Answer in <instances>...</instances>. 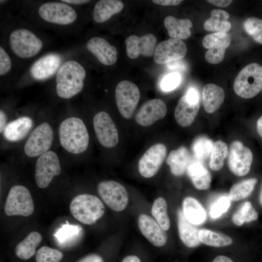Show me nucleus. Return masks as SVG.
I'll use <instances>...</instances> for the list:
<instances>
[{"instance_id":"f257e3e1","label":"nucleus","mask_w":262,"mask_h":262,"mask_svg":"<svg viewBox=\"0 0 262 262\" xmlns=\"http://www.w3.org/2000/svg\"><path fill=\"white\" fill-rule=\"evenodd\" d=\"M59 136L61 146L70 153L80 154L88 147L89 136L81 118L71 117L62 121L59 128Z\"/></svg>"},{"instance_id":"f03ea898","label":"nucleus","mask_w":262,"mask_h":262,"mask_svg":"<svg viewBox=\"0 0 262 262\" xmlns=\"http://www.w3.org/2000/svg\"><path fill=\"white\" fill-rule=\"evenodd\" d=\"M86 72L78 62L66 61L57 72L56 92L59 97L70 98L80 93L83 87Z\"/></svg>"},{"instance_id":"7ed1b4c3","label":"nucleus","mask_w":262,"mask_h":262,"mask_svg":"<svg viewBox=\"0 0 262 262\" xmlns=\"http://www.w3.org/2000/svg\"><path fill=\"white\" fill-rule=\"evenodd\" d=\"M69 210L72 216L85 225H92L104 214L105 207L97 196L88 194L77 195L71 200Z\"/></svg>"},{"instance_id":"20e7f679","label":"nucleus","mask_w":262,"mask_h":262,"mask_svg":"<svg viewBox=\"0 0 262 262\" xmlns=\"http://www.w3.org/2000/svg\"><path fill=\"white\" fill-rule=\"evenodd\" d=\"M233 89L239 96L250 98L257 96L262 89V66L251 63L244 67L236 76Z\"/></svg>"},{"instance_id":"39448f33","label":"nucleus","mask_w":262,"mask_h":262,"mask_svg":"<svg viewBox=\"0 0 262 262\" xmlns=\"http://www.w3.org/2000/svg\"><path fill=\"white\" fill-rule=\"evenodd\" d=\"M34 203L29 190L24 186L16 185L10 189L4 205L8 216H30L34 211Z\"/></svg>"},{"instance_id":"423d86ee","label":"nucleus","mask_w":262,"mask_h":262,"mask_svg":"<svg viewBox=\"0 0 262 262\" xmlns=\"http://www.w3.org/2000/svg\"><path fill=\"white\" fill-rule=\"evenodd\" d=\"M9 44L14 53L21 58L35 56L43 46L42 41L26 29H18L13 31L9 36Z\"/></svg>"},{"instance_id":"0eeeda50","label":"nucleus","mask_w":262,"mask_h":262,"mask_svg":"<svg viewBox=\"0 0 262 262\" xmlns=\"http://www.w3.org/2000/svg\"><path fill=\"white\" fill-rule=\"evenodd\" d=\"M140 93L133 82L124 80L119 82L115 90V99L118 110L125 118H131L138 104Z\"/></svg>"},{"instance_id":"6e6552de","label":"nucleus","mask_w":262,"mask_h":262,"mask_svg":"<svg viewBox=\"0 0 262 262\" xmlns=\"http://www.w3.org/2000/svg\"><path fill=\"white\" fill-rule=\"evenodd\" d=\"M97 191L103 201L112 210L120 212L127 206L129 197L125 187L114 180H103L97 186Z\"/></svg>"},{"instance_id":"1a4fd4ad","label":"nucleus","mask_w":262,"mask_h":262,"mask_svg":"<svg viewBox=\"0 0 262 262\" xmlns=\"http://www.w3.org/2000/svg\"><path fill=\"white\" fill-rule=\"evenodd\" d=\"M61 168L58 155L53 151L49 150L37 159L35 168V180L40 188H47L54 177L60 174Z\"/></svg>"},{"instance_id":"9d476101","label":"nucleus","mask_w":262,"mask_h":262,"mask_svg":"<svg viewBox=\"0 0 262 262\" xmlns=\"http://www.w3.org/2000/svg\"><path fill=\"white\" fill-rule=\"evenodd\" d=\"M53 131L50 125L44 122L36 127L27 140L24 151L27 156L34 157L49 151L53 141Z\"/></svg>"},{"instance_id":"9b49d317","label":"nucleus","mask_w":262,"mask_h":262,"mask_svg":"<svg viewBox=\"0 0 262 262\" xmlns=\"http://www.w3.org/2000/svg\"><path fill=\"white\" fill-rule=\"evenodd\" d=\"M38 12L44 20L60 25L71 24L77 17V13L72 7L59 2H46L39 7Z\"/></svg>"},{"instance_id":"f8f14e48","label":"nucleus","mask_w":262,"mask_h":262,"mask_svg":"<svg viewBox=\"0 0 262 262\" xmlns=\"http://www.w3.org/2000/svg\"><path fill=\"white\" fill-rule=\"evenodd\" d=\"M93 126L97 138L102 146L112 148L118 144L117 129L108 113L101 111L96 114L93 118Z\"/></svg>"},{"instance_id":"ddd939ff","label":"nucleus","mask_w":262,"mask_h":262,"mask_svg":"<svg viewBox=\"0 0 262 262\" xmlns=\"http://www.w3.org/2000/svg\"><path fill=\"white\" fill-rule=\"evenodd\" d=\"M253 161L251 150L238 141L233 142L229 147L228 164L235 175L243 176L249 172Z\"/></svg>"},{"instance_id":"4468645a","label":"nucleus","mask_w":262,"mask_h":262,"mask_svg":"<svg viewBox=\"0 0 262 262\" xmlns=\"http://www.w3.org/2000/svg\"><path fill=\"white\" fill-rule=\"evenodd\" d=\"M166 146L157 143L147 149L138 162V170L142 176L149 178L159 171L166 155Z\"/></svg>"},{"instance_id":"2eb2a0df","label":"nucleus","mask_w":262,"mask_h":262,"mask_svg":"<svg viewBox=\"0 0 262 262\" xmlns=\"http://www.w3.org/2000/svg\"><path fill=\"white\" fill-rule=\"evenodd\" d=\"M230 42L231 37L227 33H214L206 35L203 39L202 45L208 49L205 54L206 61L212 64L222 62Z\"/></svg>"},{"instance_id":"dca6fc26","label":"nucleus","mask_w":262,"mask_h":262,"mask_svg":"<svg viewBox=\"0 0 262 262\" xmlns=\"http://www.w3.org/2000/svg\"><path fill=\"white\" fill-rule=\"evenodd\" d=\"M185 43L181 39L170 38L159 43L154 54L157 64H165L183 58L187 53Z\"/></svg>"},{"instance_id":"f3484780","label":"nucleus","mask_w":262,"mask_h":262,"mask_svg":"<svg viewBox=\"0 0 262 262\" xmlns=\"http://www.w3.org/2000/svg\"><path fill=\"white\" fill-rule=\"evenodd\" d=\"M126 53L131 59L137 58L140 55L146 57L154 55L156 48L157 38L152 33L139 37L131 35L125 41Z\"/></svg>"},{"instance_id":"a211bd4d","label":"nucleus","mask_w":262,"mask_h":262,"mask_svg":"<svg viewBox=\"0 0 262 262\" xmlns=\"http://www.w3.org/2000/svg\"><path fill=\"white\" fill-rule=\"evenodd\" d=\"M166 113L167 107L164 102L159 98H153L141 106L135 115V120L139 125L148 127L164 118Z\"/></svg>"},{"instance_id":"6ab92c4d","label":"nucleus","mask_w":262,"mask_h":262,"mask_svg":"<svg viewBox=\"0 0 262 262\" xmlns=\"http://www.w3.org/2000/svg\"><path fill=\"white\" fill-rule=\"evenodd\" d=\"M86 48L103 65L111 66L117 59V50L107 40L99 37H93L86 43Z\"/></svg>"},{"instance_id":"aec40b11","label":"nucleus","mask_w":262,"mask_h":262,"mask_svg":"<svg viewBox=\"0 0 262 262\" xmlns=\"http://www.w3.org/2000/svg\"><path fill=\"white\" fill-rule=\"evenodd\" d=\"M138 227L142 234L153 246L162 247L167 242V235L160 225L149 215L141 214Z\"/></svg>"},{"instance_id":"412c9836","label":"nucleus","mask_w":262,"mask_h":262,"mask_svg":"<svg viewBox=\"0 0 262 262\" xmlns=\"http://www.w3.org/2000/svg\"><path fill=\"white\" fill-rule=\"evenodd\" d=\"M61 62V57L57 54L46 55L33 64L30 69L31 75L37 80L47 79L58 71Z\"/></svg>"},{"instance_id":"4be33fe9","label":"nucleus","mask_w":262,"mask_h":262,"mask_svg":"<svg viewBox=\"0 0 262 262\" xmlns=\"http://www.w3.org/2000/svg\"><path fill=\"white\" fill-rule=\"evenodd\" d=\"M199 107V100L192 99L184 94L179 99L175 109L177 122L182 127L190 126L197 115Z\"/></svg>"},{"instance_id":"5701e85b","label":"nucleus","mask_w":262,"mask_h":262,"mask_svg":"<svg viewBox=\"0 0 262 262\" xmlns=\"http://www.w3.org/2000/svg\"><path fill=\"white\" fill-rule=\"evenodd\" d=\"M186 172L197 189L207 190L210 187L211 175L202 162L196 159H192Z\"/></svg>"},{"instance_id":"b1692460","label":"nucleus","mask_w":262,"mask_h":262,"mask_svg":"<svg viewBox=\"0 0 262 262\" xmlns=\"http://www.w3.org/2000/svg\"><path fill=\"white\" fill-rule=\"evenodd\" d=\"M177 219L179 234L183 243L188 247L198 246L201 242L196 225L190 222L180 210L178 211Z\"/></svg>"},{"instance_id":"393cba45","label":"nucleus","mask_w":262,"mask_h":262,"mask_svg":"<svg viewBox=\"0 0 262 262\" xmlns=\"http://www.w3.org/2000/svg\"><path fill=\"white\" fill-rule=\"evenodd\" d=\"M192 159L188 149L184 147H181L170 152L166 160V163L169 165L172 174L180 176L187 171Z\"/></svg>"},{"instance_id":"a878e982","label":"nucleus","mask_w":262,"mask_h":262,"mask_svg":"<svg viewBox=\"0 0 262 262\" xmlns=\"http://www.w3.org/2000/svg\"><path fill=\"white\" fill-rule=\"evenodd\" d=\"M204 108L208 113H213L221 105L225 98L224 89L213 83L204 86L202 93Z\"/></svg>"},{"instance_id":"bb28decb","label":"nucleus","mask_w":262,"mask_h":262,"mask_svg":"<svg viewBox=\"0 0 262 262\" xmlns=\"http://www.w3.org/2000/svg\"><path fill=\"white\" fill-rule=\"evenodd\" d=\"M33 120L27 116L16 119L6 125L3 131L5 138L16 142L24 138L33 126Z\"/></svg>"},{"instance_id":"cd10ccee","label":"nucleus","mask_w":262,"mask_h":262,"mask_svg":"<svg viewBox=\"0 0 262 262\" xmlns=\"http://www.w3.org/2000/svg\"><path fill=\"white\" fill-rule=\"evenodd\" d=\"M124 4L118 0H100L95 4L93 17L97 23H103L112 16L119 13L123 8Z\"/></svg>"},{"instance_id":"c85d7f7f","label":"nucleus","mask_w":262,"mask_h":262,"mask_svg":"<svg viewBox=\"0 0 262 262\" xmlns=\"http://www.w3.org/2000/svg\"><path fill=\"white\" fill-rule=\"evenodd\" d=\"M164 25L171 38L186 39L191 35L190 28L193 25L188 19H178L173 16H167L164 20Z\"/></svg>"},{"instance_id":"c756f323","label":"nucleus","mask_w":262,"mask_h":262,"mask_svg":"<svg viewBox=\"0 0 262 262\" xmlns=\"http://www.w3.org/2000/svg\"><path fill=\"white\" fill-rule=\"evenodd\" d=\"M182 213L185 218L195 225L202 224L206 213L202 205L196 198L187 196L182 201Z\"/></svg>"},{"instance_id":"7c9ffc66","label":"nucleus","mask_w":262,"mask_h":262,"mask_svg":"<svg viewBox=\"0 0 262 262\" xmlns=\"http://www.w3.org/2000/svg\"><path fill=\"white\" fill-rule=\"evenodd\" d=\"M42 235L37 231H32L16 246L15 249L16 256L22 260H28L33 256L36 247L42 241Z\"/></svg>"},{"instance_id":"2f4dec72","label":"nucleus","mask_w":262,"mask_h":262,"mask_svg":"<svg viewBox=\"0 0 262 262\" xmlns=\"http://www.w3.org/2000/svg\"><path fill=\"white\" fill-rule=\"evenodd\" d=\"M229 17V15L226 11L214 9L211 12V17L204 22V29L210 32L227 33L231 27L228 21Z\"/></svg>"},{"instance_id":"473e14b6","label":"nucleus","mask_w":262,"mask_h":262,"mask_svg":"<svg viewBox=\"0 0 262 262\" xmlns=\"http://www.w3.org/2000/svg\"><path fill=\"white\" fill-rule=\"evenodd\" d=\"M82 231V228L80 226L71 225L66 222L55 231L54 236L59 245L67 246L78 240Z\"/></svg>"},{"instance_id":"72a5a7b5","label":"nucleus","mask_w":262,"mask_h":262,"mask_svg":"<svg viewBox=\"0 0 262 262\" xmlns=\"http://www.w3.org/2000/svg\"><path fill=\"white\" fill-rule=\"evenodd\" d=\"M198 236L201 243L213 247L226 246L232 243V239L229 236L206 229L199 230Z\"/></svg>"},{"instance_id":"f704fd0d","label":"nucleus","mask_w":262,"mask_h":262,"mask_svg":"<svg viewBox=\"0 0 262 262\" xmlns=\"http://www.w3.org/2000/svg\"><path fill=\"white\" fill-rule=\"evenodd\" d=\"M257 182L256 179L250 178L235 183L229 190V198L236 201L247 197L253 191Z\"/></svg>"},{"instance_id":"c9c22d12","label":"nucleus","mask_w":262,"mask_h":262,"mask_svg":"<svg viewBox=\"0 0 262 262\" xmlns=\"http://www.w3.org/2000/svg\"><path fill=\"white\" fill-rule=\"evenodd\" d=\"M151 214L164 230L169 229L170 222L167 214V203L164 198L159 197L154 201L151 208Z\"/></svg>"},{"instance_id":"e433bc0d","label":"nucleus","mask_w":262,"mask_h":262,"mask_svg":"<svg viewBox=\"0 0 262 262\" xmlns=\"http://www.w3.org/2000/svg\"><path fill=\"white\" fill-rule=\"evenodd\" d=\"M258 218V213L249 201L243 203L238 210L233 214V223L241 226L245 223H249L256 220Z\"/></svg>"},{"instance_id":"4c0bfd02","label":"nucleus","mask_w":262,"mask_h":262,"mask_svg":"<svg viewBox=\"0 0 262 262\" xmlns=\"http://www.w3.org/2000/svg\"><path fill=\"white\" fill-rule=\"evenodd\" d=\"M228 154L227 145L219 140L213 144L212 152L210 158L209 166L213 171H218L224 165L225 158Z\"/></svg>"},{"instance_id":"58836bf2","label":"nucleus","mask_w":262,"mask_h":262,"mask_svg":"<svg viewBox=\"0 0 262 262\" xmlns=\"http://www.w3.org/2000/svg\"><path fill=\"white\" fill-rule=\"evenodd\" d=\"M213 146L212 141L206 137L200 136L196 138L192 145L195 159L203 162L210 158Z\"/></svg>"},{"instance_id":"ea45409f","label":"nucleus","mask_w":262,"mask_h":262,"mask_svg":"<svg viewBox=\"0 0 262 262\" xmlns=\"http://www.w3.org/2000/svg\"><path fill=\"white\" fill-rule=\"evenodd\" d=\"M246 33L255 41L262 44V19L255 17L247 18L244 23Z\"/></svg>"},{"instance_id":"a19ab883","label":"nucleus","mask_w":262,"mask_h":262,"mask_svg":"<svg viewBox=\"0 0 262 262\" xmlns=\"http://www.w3.org/2000/svg\"><path fill=\"white\" fill-rule=\"evenodd\" d=\"M63 258L62 252L48 246L41 247L35 255L36 262H60Z\"/></svg>"},{"instance_id":"79ce46f5","label":"nucleus","mask_w":262,"mask_h":262,"mask_svg":"<svg viewBox=\"0 0 262 262\" xmlns=\"http://www.w3.org/2000/svg\"><path fill=\"white\" fill-rule=\"evenodd\" d=\"M230 200L229 196H223L219 197L210 208L209 212L210 216L214 219L220 217L229 209Z\"/></svg>"},{"instance_id":"37998d69","label":"nucleus","mask_w":262,"mask_h":262,"mask_svg":"<svg viewBox=\"0 0 262 262\" xmlns=\"http://www.w3.org/2000/svg\"><path fill=\"white\" fill-rule=\"evenodd\" d=\"M181 77L180 73H170L162 80L160 83L161 89L164 92L171 91L176 89L180 83Z\"/></svg>"},{"instance_id":"c03bdc74","label":"nucleus","mask_w":262,"mask_h":262,"mask_svg":"<svg viewBox=\"0 0 262 262\" xmlns=\"http://www.w3.org/2000/svg\"><path fill=\"white\" fill-rule=\"evenodd\" d=\"M12 62L11 59L1 47H0V75L3 76L11 69Z\"/></svg>"},{"instance_id":"a18cd8bd","label":"nucleus","mask_w":262,"mask_h":262,"mask_svg":"<svg viewBox=\"0 0 262 262\" xmlns=\"http://www.w3.org/2000/svg\"><path fill=\"white\" fill-rule=\"evenodd\" d=\"M77 262H104L102 258L96 254L86 255Z\"/></svg>"},{"instance_id":"49530a36","label":"nucleus","mask_w":262,"mask_h":262,"mask_svg":"<svg viewBox=\"0 0 262 262\" xmlns=\"http://www.w3.org/2000/svg\"><path fill=\"white\" fill-rule=\"evenodd\" d=\"M182 0H153L152 2L161 6H173L180 3Z\"/></svg>"},{"instance_id":"de8ad7c7","label":"nucleus","mask_w":262,"mask_h":262,"mask_svg":"<svg viewBox=\"0 0 262 262\" xmlns=\"http://www.w3.org/2000/svg\"><path fill=\"white\" fill-rule=\"evenodd\" d=\"M168 68L171 69L184 70L185 69V65L182 61L180 60L173 61L167 64Z\"/></svg>"},{"instance_id":"09e8293b","label":"nucleus","mask_w":262,"mask_h":262,"mask_svg":"<svg viewBox=\"0 0 262 262\" xmlns=\"http://www.w3.org/2000/svg\"><path fill=\"white\" fill-rule=\"evenodd\" d=\"M210 3H212L214 5L218 7H225L229 6L231 3L232 0H207Z\"/></svg>"},{"instance_id":"8fccbe9b","label":"nucleus","mask_w":262,"mask_h":262,"mask_svg":"<svg viewBox=\"0 0 262 262\" xmlns=\"http://www.w3.org/2000/svg\"><path fill=\"white\" fill-rule=\"evenodd\" d=\"M6 116L5 113L1 110L0 111V132H3L6 127Z\"/></svg>"},{"instance_id":"3c124183","label":"nucleus","mask_w":262,"mask_h":262,"mask_svg":"<svg viewBox=\"0 0 262 262\" xmlns=\"http://www.w3.org/2000/svg\"><path fill=\"white\" fill-rule=\"evenodd\" d=\"M121 262H141L140 259L135 255H129L125 257Z\"/></svg>"},{"instance_id":"603ef678","label":"nucleus","mask_w":262,"mask_h":262,"mask_svg":"<svg viewBox=\"0 0 262 262\" xmlns=\"http://www.w3.org/2000/svg\"><path fill=\"white\" fill-rule=\"evenodd\" d=\"M212 262H233L229 258L224 256L219 255L215 257Z\"/></svg>"},{"instance_id":"864d4df0","label":"nucleus","mask_w":262,"mask_h":262,"mask_svg":"<svg viewBox=\"0 0 262 262\" xmlns=\"http://www.w3.org/2000/svg\"><path fill=\"white\" fill-rule=\"evenodd\" d=\"M62 2L71 3L74 4H82L86 3L90 1L87 0H62Z\"/></svg>"},{"instance_id":"5fc2aeb1","label":"nucleus","mask_w":262,"mask_h":262,"mask_svg":"<svg viewBox=\"0 0 262 262\" xmlns=\"http://www.w3.org/2000/svg\"><path fill=\"white\" fill-rule=\"evenodd\" d=\"M257 130L259 135L262 138V115L257 121Z\"/></svg>"},{"instance_id":"6e6d98bb","label":"nucleus","mask_w":262,"mask_h":262,"mask_svg":"<svg viewBox=\"0 0 262 262\" xmlns=\"http://www.w3.org/2000/svg\"><path fill=\"white\" fill-rule=\"evenodd\" d=\"M259 200L260 204L262 206V184L261 188L260 194H259Z\"/></svg>"},{"instance_id":"4d7b16f0","label":"nucleus","mask_w":262,"mask_h":262,"mask_svg":"<svg viewBox=\"0 0 262 262\" xmlns=\"http://www.w3.org/2000/svg\"></svg>"}]
</instances>
